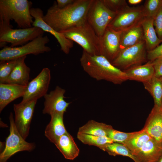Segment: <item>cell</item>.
Returning a JSON list of instances; mask_svg holds the SVG:
<instances>
[{"label": "cell", "mask_w": 162, "mask_h": 162, "mask_svg": "<svg viewBox=\"0 0 162 162\" xmlns=\"http://www.w3.org/2000/svg\"><path fill=\"white\" fill-rule=\"evenodd\" d=\"M93 1L75 0L62 8H58L54 1L43 16V20L57 32L65 30L87 21V14Z\"/></svg>", "instance_id": "cell-1"}, {"label": "cell", "mask_w": 162, "mask_h": 162, "mask_svg": "<svg viewBox=\"0 0 162 162\" xmlns=\"http://www.w3.org/2000/svg\"><path fill=\"white\" fill-rule=\"evenodd\" d=\"M80 62L84 71L97 80L120 84L128 80L123 71L114 66L102 55H91L83 50Z\"/></svg>", "instance_id": "cell-2"}, {"label": "cell", "mask_w": 162, "mask_h": 162, "mask_svg": "<svg viewBox=\"0 0 162 162\" xmlns=\"http://www.w3.org/2000/svg\"><path fill=\"white\" fill-rule=\"evenodd\" d=\"M32 3L27 0H0V22L10 25L14 20L19 28L32 27L34 21L30 13Z\"/></svg>", "instance_id": "cell-3"}, {"label": "cell", "mask_w": 162, "mask_h": 162, "mask_svg": "<svg viewBox=\"0 0 162 162\" xmlns=\"http://www.w3.org/2000/svg\"><path fill=\"white\" fill-rule=\"evenodd\" d=\"M59 32L79 44L91 55H101L100 38L86 21L84 22Z\"/></svg>", "instance_id": "cell-4"}, {"label": "cell", "mask_w": 162, "mask_h": 162, "mask_svg": "<svg viewBox=\"0 0 162 162\" xmlns=\"http://www.w3.org/2000/svg\"><path fill=\"white\" fill-rule=\"evenodd\" d=\"M50 41L47 36L39 37L20 46H6L0 51V61H4L16 59L27 55H37L51 51L46 44Z\"/></svg>", "instance_id": "cell-5"}, {"label": "cell", "mask_w": 162, "mask_h": 162, "mask_svg": "<svg viewBox=\"0 0 162 162\" xmlns=\"http://www.w3.org/2000/svg\"><path fill=\"white\" fill-rule=\"evenodd\" d=\"M40 28L32 26L26 28L13 29L12 26L0 22V42L9 43L12 47L24 45L34 39L43 36Z\"/></svg>", "instance_id": "cell-6"}, {"label": "cell", "mask_w": 162, "mask_h": 162, "mask_svg": "<svg viewBox=\"0 0 162 162\" xmlns=\"http://www.w3.org/2000/svg\"><path fill=\"white\" fill-rule=\"evenodd\" d=\"M117 14L109 9L102 0H94L87 14V21L100 37Z\"/></svg>", "instance_id": "cell-7"}, {"label": "cell", "mask_w": 162, "mask_h": 162, "mask_svg": "<svg viewBox=\"0 0 162 162\" xmlns=\"http://www.w3.org/2000/svg\"><path fill=\"white\" fill-rule=\"evenodd\" d=\"M10 134L6 139L5 147L0 154V162H6L7 160L17 152L31 151L35 147V144L25 141L21 136L15 126L13 113L9 116Z\"/></svg>", "instance_id": "cell-8"}, {"label": "cell", "mask_w": 162, "mask_h": 162, "mask_svg": "<svg viewBox=\"0 0 162 162\" xmlns=\"http://www.w3.org/2000/svg\"><path fill=\"white\" fill-rule=\"evenodd\" d=\"M147 51L144 40L133 46L121 50L111 63L124 71L131 67L142 64L146 61Z\"/></svg>", "instance_id": "cell-9"}, {"label": "cell", "mask_w": 162, "mask_h": 162, "mask_svg": "<svg viewBox=\"0 0 162 162\" xmlns=\"http://www.w3.org/2000/svg\"><path fill=\"white\" fill-rule=\"evenodd\" d=\"M145 17L143 6H128L117 13L108 27L122 32L140 22Z\"/></svg>", "instance_id": "cell-10"}, {"label": "cell", "mask_w": 162, "mask_h": 162, "mask_svg": "<svg viewBox=\"0 0 162 162\" xmlns=\"http://www.w3.org/2000/svg\"><path fill=\"white\" fill-rule=\"evenodd\" d=\"M37 100L14 104V123L18 131L25 140L28 136L31 122Z\"/></svg>", "instance_id": "cell-11"}, {"label": "cell", "mask_w": 162, "mask_h": 162, "mask_svg": "<svg viewBox=\"0 0 162 162\" xmlns=\"http://www.w3.org/2000/svg\"><path fill=\"white\" fill-rule=\"evenodd\" d=\"M51 78L50 69L47 68H44L28 83L21 102L38 100L44 97L47 94Z\"/></svg>", "instance_id": "cell-12"}, {"label": "cell", "mask_w": 162, "mask_h": 162, "mask_svg": "<svg viewBox=\"0 0 162 162\" xmlns=\"http://www.w3.org/2000/svg\"><path fill=\"white\" fill-rule=\"evenodd\" d=\"M30 13L34 19L32 26L39 28L44 32L52 35L59 43L61 50L65 54H68L70 49L73 46L74 42L66 38L62 33L55 30L44 21L43 11L40 8H31Z\"/></svg>", "instance_id": "cell-13"}, {"label": "cell", "mask_w": 162, "mask_h": 162, "mask_svg": "<svg viewBox=\"0 0 162 162\" xmlns=\"http://www.w3.org/2000/svg\"><path fill=\"white\" fill-rule=\"evenodd\" d=\"M121 32L107 27L100 38L101 55L111 63L117 57L120 51Z\"/></svg>", "instance_id": "cell-14"}, {"label": "cell", "mask_w": 162, "mask_h": 162, "mask_svg": "<svg viewBox=\"0 0 162 162\" xmlns=\"http://www.w3.org/2000/svg\"><path fill=\"white\" fill-rule=\"evenodd\" d=\"M66 90L58 86L55 89L46 94L44 96L45 101L43 113L50 116L57 113H64L71 103L66 101L64 94Z\"/></svg>", "instance_id": "cell-15"}, {"label": "cell", "mask_w": 162, "mask_h": 162, "mask_svg": "<svg viewBox=\"0 0 162 162\" xmlns=\"http://www.w3.org/2000/svg\"><path fill=\"white\" fill-rule=\"evenodd\" d=\"M142 129L158 143L162 142V109L154 106Z\"/></svg>", "instance_id": "cell-16"}, {"label": "cell", "mask_w": 162, "mask_h": 162, "mask_svg": "<svg viewBox=\"0 0 162 162\" xmlns=\"http://www.w3.org/2000/svg\"><path fill=\"white\" fill-rule=\"evenodd\" d=\"M162 154L161 144L151 138L133 155L138 162H155Z\"/></svg>", "instance_id": "cell-17"}, {"label": "cell", "mask_w": 162, "mask_h": 162, "mask_svg": "<svg viewBox=\"0 0 162 162\" xmlns=\"http://www.w3.org/2000/svg\"><path fill=\"white\" fill-rule=\"evenodd\" d=\"M27 86L8 83H0V112L9 103L22 97Z\"/></svg>", "instance_id": "cell-18"}, {"label": "cell", "mask_w": 162, "mask_h": 162, "mask_svg": "<svg viewBox=\"0 0 162 162\" xmlns=\"http://www.w3.org/2000/svg\"><path fill=\"white\" fill-rule=\"evenodd\" d=\"M64 113H57L50 115V121L45 130V135L55 144L58 138L68 132L64 124Z\"/></svg>", "instance_id": "cell-19"}, {"label": "cell", "mask_w": 162, "mask_h": 162, "mask_svg": "<svg viewBox=\"0 0 162 162\" xmlns=\"http://www.w3.org/2000/svg\"><path fill=\"white\" fill-rule=\"evenodd\" d=\"M26 56L18 58L17 62L6 83L27 86L29 82L30 68L25 63Z\"/></svg>", "instance_id": "cell-20"}, {"label": "cell", "mask_w": 162, "mask_h": 162, "mask_svg": "<svg viewBox=\"0 0 162 162\" xmlns=\"http://www.w3.org/2000/svg\"><path fill=\"white\" fill-rule=\"evenodd\" d=\"M141 22L121 32L120 51L144 40Z\"/></svg>", "instance_id": "cell-21"}, {"label": "cell", "mask_w": 162, "mask_h": 162, "mask_svg": "<svg viewBox=\"0 0 162 162\" xmlns=\"http://www.w3.org/2000/svg\"><path fill=\"white\" fill-rule=\"evenodd\" d=\"M128 80L146 82L154 76V69L151 62L135 66L123 71Z\"/></svg>", "instance_id": "cell-22"}, {"label": "cell", "mask_w": 162, "mask_h": 162, "mask_svg": "<svg viewBox=\"0 0 162 162\" xmlns=\"http://www.w3.org/2000/svg\"><path fill=\"white\" fill-rule=\"evenodd\" d=\"M54 144L66 159L73 160L79 155L80 150L68 132L60 137Z\"/></svg>", "instance_id": "cell-23"}, {"label": "cell", "mask_w": 162, "mask_h": 162, "mask_svg": "<svg viewBox=\"0 0 162 162\" xmlns=\"http://www.w3.org/2000/svg\"><path fill=\"white\" fill-rule=\"evenodd\" d=\"M143 32L144 40L147 52L154 49L162 42L156 33L153 24V19L145 17L141 22Z\"/></svg>", "instance_id": "cell-24"}, {"label": "cell", "mask_w": 162, "mask_h": 162, "mask_svg": "<svg viewBox=\"0 0 162 162\" xmlns=\"http://www.w3.org/2000/svg\"><path fill=\"white\" fill-rule=\"evenodd\" d=\"M112 128V127L110 125L92 120L80 127L78 132L98 136L108 137L109 132Z\"/></svg>", "instance_id": "cell-25"}, {"label": "cell", "mask_w": 162, "mask_h": 162, "mask_svg": "<svg viewBox=\"0 0 162 162\" xmlns=\"http://www.w3.org/2000/svg\"><path fill=\"white\" fill-rule=\"evenodd\" d=\"M143 84L145 88L152 96L154 105L160 107L162 100V78L154 76L148 81Z\"/></svg>", "instance_id": "cell-26"}, {"label": "cell", "mask_w": 162, "mask_h": 162, "mask_svg": "<svg viewBox=\"0 0 162 162\" xmlns=\"http://www.w3.org/2000/svg\"><path fill=\"white\" fill-rule=\"evenodd\" d=\"M77 139L85 144L97 146L101 149L106 145L114 142L109 138L78 132Z\"/></svg>", "instance_id": "cell-27"}, {"label": "cell", "mask_w": 162, "mask_h": 162, "mask_svg": "<svg viewBox=\"0 0 162 162\" xmlns=\"http://www.w3.org/2000/svg\"><path fill=\"white\" fill-rule=\"evenodd\" d=\"M152 138L142 129L136 133L124 144L133 154Z\"/></svg>", "instance_id": "cell-28"}, {"label": "cell", "mask_w": 162, "mask_h": 162, "mask_svg": "<svg viewBox=\"0 0 162 162\" xmlns=\"http://www.w3.org/2000/svg\"><path fill=\"white\" fill-rule=\"evenodd\" d=\"M101 149L107 152L110 155L115 156L121 155L126 156L130 158L135 162H138L129 150L123 144L113 142L106 145Z\"/></svg>", "instance_id": "cell-29"}, {"label": "cell", "mask_w": 162, "mask_h": 162, "mask_svg": "<svg viewBox=\"0 0 162 162\" xmlns=\"http://www.w3.org/2000/svg\"><path fill=\"white\" fill-rule=\"evenodd\" d=\"M18 58L0 62V83H6L17 62Z\"/></svg>", "instance_id": "cell-30"}, {"label": "cell", "mask_w": 162, "mask_h": 162, "mask_svg": "<svg viewBox=\"0 0 162 162\" xmlns=\"http://www.w3.org/2000/svg\"><path fill=\"white\" fill-rule=\"evenodd\" d=\"M162 7V0H147L143 5L145 17L154 19Z\"/></svg>", "instance_id": "cell-31"}, {"label": "cell", "mask_w": 162, "mask_h": 162, "mask_svg": "<svg viewBox=\"0 0 162 162\" xmlns=\"http://www.w3.org/2000/svg\"><path fill=\"white\" fill-rule=\"evenodd\" d=\"M136 132L125 133L116 130L113 128L109 132L108 137L110 139L114 142L124 145Z\"/></svg>", "instance_id": "cell-32"}, {"label": "cell", "mask_w": 162, "mask_h": 162, "mask_svg": "<svg viewBox=\"0 0 162 162\" xmlns=\"http://www.w3.org/2000/svg\"><path fill=\"white\" fill-rule=\"evenodd\" d=\"M105 5L111 10L119 12L128 6L125 0H102Z\"/></svg>", "instance_id": "cell-33"}, {"label": "cell", "mask_w": 162, "mask_h": 162, "mask_svg": "<svg viewBox=\"0 0 162 162\" xmlns=\"http://www.w3.org/2000/svg\"><path fill=\"white\" fill-rule=\"evenodd\" d=\"M153 24L158 38L162 40V7L153 19Z\"/></svg>", "instance_id": "cell-34"}, {"label": "cell", "mask_w": 162, "mask_h": 162, "mask_svg": "<svg viewBox=\"0 0 162 162\" xmlns=\"http://www.w3.org/2000/svg\"><path fill=\"white\" fill-rule=\"evenodd\" d=\"M147 59L150 61L162 58V44L152 50L147 52Z\"/></svg>", "instance_id": "cell-35"}, {"label": "cell", "mask_w": 162, "mask_h": 162, "mask_svg": "<svg viewBox=\"0 0 162 162\" xmlns=\"http://www.w3.org/2000/svg\"><path fill=\"white\" fill-rule=\"evenodd\" d=\"M152 62L154 69V76L162 78V58L156 59Z\"/></svg>", "instance_id": "cell-36"}, {"label": "cell", "mask_w": 162, "mask_h": 162, "mask_svg": "<svg viewBox=\"0 0 162 162\" xmlns=\"http://www.w3.org/2000/svg\"><path fill=\"white\" fill-rule=\"evenodd\" d=\"M75 0H57L58 7L60 8H64L73 3Z\"/></svg>", "instance_id": "cell-37"}, {"label": "cell", "mask_w": 162, "mask_h": 162, "mask_svg": "<svg viewBox=\"0 0 162 162\" xmlns=\"http://www.w3.org/2000/svg\"><path fill=\"white\" fill-rule=\"evenodd\" d=\"M142 0H128V2L131 4H136L141 3Z\"/></svg>", "instance_id": "cell-38"}, {"label": "cell", "mask_w": 162, "mask_h": 162, "mask_svg": "<svg viewBox=\"0 0 162 162\" xmlns=\"http://www.w3.org/2000/svg\"><path fill=\"white\" fill-rule=\"evenodd\" d=\"M155 162H162V154Z\"/></svg>", "instance_id": "cell-39"}, {"label": "cell", "mask_w": 162, "mask_h": 162, "mask_svg": "<svg viewBox=\"0 0 162 162\" xmlns=\"http://www.w3.org/2000/svg\"><path fill=\"white\" fill-rule=\"evenodd\" d=\"M161 107L162 109V100L161 103Z\"/></svg>", "instance_id": "cell-40"}, {"label": "cell", "mask_w": 162, "mask_h": 162, "mask_svg": "<svg viewBox=\"0 0 162 162\" xmlns=\"http://www.w3.org/2000/svg\"><path fill=\"white\" fill-rule=\"evenodd\" d=\"M161 147L162 148V142L161 143Z\"/></svg>", "instance_id": "cell-41"}]
</instances>
